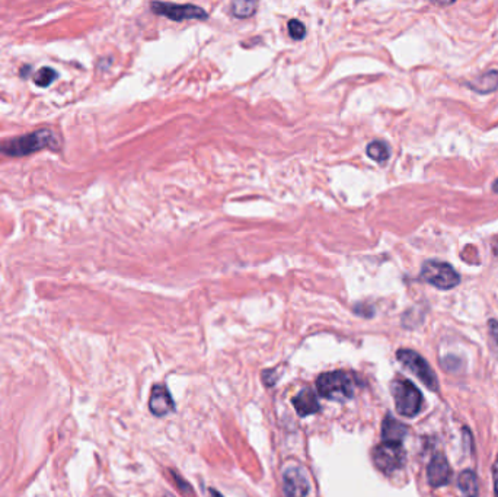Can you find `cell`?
<instances>
[{"instance_id": "obj_20", "label": "cell", "mask_w": 498, "mask_h": 497, "mask_svg": "<svg viewBox=\"0 0 498 497\" xmlns=\"http://www.w3.org/2000/svg\"><path fill=\"white\" fill-rule=\"evenodd\" d=\"M492 477H494V488H495V494H497V497H498V459L495 461L494 468H492Z\"/></svg>"}, {"instance_id": "obj_10", "label": "cell", "mask_w": 498, "mask_h": 497, "mask_svg": "<svg viewBox=\"0 0 498 497\" xmlns=\"http://www.w3.org/2000/svg\"><path fill=\"white\" fill-rule=\"evenodd\" d=\"M149 408L155 414V416H159V417L166 416V414L174 411V408H175L174 400H172L170 391L166 390L163 385L153 386L150 401H149Z\"/></svg>"}, {"instance_id": "obj_24", "label": "cell", "mask_w": 498, "mask_h": 497, "mask_svg": "<svg viewBox=\"0 0 498 497\" xmlns=\"http://www.w3.org/2000/svg\"><path fill=\"white\" fill-rule=\"evenodd\" d=\"M494 191H495V192H498V180L494 182Z\"/></svg>"}, {"instance_id": "obj_1", "label": "cell", "mask_w": 498, "mask_h": 497, "mask_svg": "<svg viewBox=\"0 0 498 497\" xmlns=\"http://www.w3.org/2000/svg\"><path fill=\"white\" fill-rule=\"evenodd\" d=\"M62 148V137L52 129H38L18 137H12L0 143V155L11 158H23L40 151L57 152Z\"/></svg>"}, {"instance_id": "obj_16", "label": "cell", "mask_w": 498, "mask_h": 497, "mask_svg": "<svg viewBox=\"0 0 498 497\" xmlns=\"http://www.w3.org/2000/svg\"><path fill=\"white\" fill-rule=\"evenodd\" d=\"M257 2H246V0H238L231 5V12L236 18H249L255 13L257 9Z\"/></svg>"}, {"instance_id": "obj_11", "label": "cell", "mask_w": 498, "mask_h": 497, "mask_svg": "<svg viewBox=\"0 0 498 497\" xmlns=\"http://www.w3.org/2000/svg\"><path fill=\"white\" fill-rule=\"evenodd\" d=\"M293 405L300 417L311 416L321 410L316 394L311 390H303L293 398Z\"/></svg>"}, {"instance_id": "obj_25", "label": "cell", "mask_w": 498, "mask_h": 497, "mask_svg": "<svg viewBox=\"0 0 498 497\" xmlns=\"http://www.w3.org/2000/svg\"><path fill=\"white\" fill-rule=\"evenodd\" d=\"M165 497H174V496H172V494H166Z\"/></svg>"}, {"instance_id": "obj_21", "label": "cell", "mask_w": 498, "mask_h": 497, "mask_svg": "<svg viewBox=\"0 0 498 497\" xmlns=\"http://www.w3.org/2000/svg\"><path fill=\"white\" fill-rule=\"evenodd\" d=\"M30 70H31V66H28V65H26V66H22V67H21V72H19V76L25 79V77L28 76V73H30Z\"/></svg>"}, {"instance_id": "obj_2", "label": "cell", "mask_w": 498, "mask_h": 497, "mask_svg": "<svg viewBox=\"0 0 498 497\" xmlns=\"http://www.w3.org/2000/svg\"><path fill=\"white\" fill-rule=\"evenodd\" d=\"M316 388L321 397L334 401H345L354 395L353 381L343 371L322 373L316 381Z\"/></svg>"}, {"instance_id": "obj_18", "label": "cell", "mask_w": 498, "mask_h": 497, "mask_svg": "<svg viewBox=\"0 0 498 497\" xmlns=\"http://www.w3.org/2000/svg\"><path fill=\"white\" fill-rule=\"evenodd\" d=\"M289 34L293 40H303L304 36H306V26H304L300 21L297 19H292L287 25Z\"/></svg>"}, {"instance_id": "obj_3", "label": "cell", "mask_w": 498, "mask_h": 497, "mask_svg": "<svg viewBox=\"0 0 498 497\" xmlns=\"http://www.w3.org/2000/svg\"><path fill=\"white\" fill-rule=\"evenodd\" d=\"M397 411L402 416L414 417L423 407V395L411 381L398 378L391 385Z\"/></svg>"}, {"instance_id": "obj_19", "label": "cell", "mask_w": 498, "mask_h": 497, "mask_svg": "<svg viewBox=\"0 0 498 497\" xmlns=\"http://www.w3.org/2000/svg\"><path fill=\"white\" fill-rule=\"evenodd\" d=\"M488 325H489V333H491L495 344L498 346V322L495 320H491Z\"/></svg>"}, {"instance_id": "obj_5", "label": "cell", "mask_w": 498, "mask_h": 497, "mask_svg": "<svg viewBox=\"0 0 498 497\" xmlns=\"http://www.w3.org/2000/svg\"><path fill=\"white\" fill-rule=\"evenodd\" d=\"M397 357L411 373H414L427 386V388H430L431 391H438V382H437L436 373L433 372V369L426 362V359L423 356L412 350L402 349L397 353Z\"/></svg>"}, {"instance_id": "obj_6", "label": "cell", "mask_w": 498, "mask_h": 497, "mask_svg": "<svg viewBox=\"0 0 498 497\" xmlns=\"http://www.w3.org/2000/svg\"><path fill=\"white\" fill-rule=\"evenodd\" d=\"M405 458L406 455L401 444H387V442H383L382 445L376 447L373 452L375 465L384 474H392L397 469L402 468Z\"/></svg>"}, {"instance_id": "obj_15", "label": "cell", "mask_w": 498, "mask_h": 497, "mask_svg": "<svg viewBox=\"0 0 498 497\" xmlns=\"http://www.w3.org/2000/svg\"><path fill=\"white\" fill-rule=\"evenodd\" d=\"M367 156L373 160H376L377 163H384L387 159H389V146H387L384 142H380V141H376V142H372L369 143L367 146Z\"/></svg>"}, {"instance_id": "obj_23", "label": "cell", "mask_w": 498, "mask_h": 497, "mask_svg": "<svg viewBox=\"0 0 498 497\" xmlns=\"http://www.w3.org/2000/svg\"><path fill=\"white\" fill-rule=\"evenodd\" d=\"M494 254L498 257V239H497L495 244H494Z\"/></svg>"}, {"instance_id": "obj_13", "label": "cell", "mask_w": 498, "mask_h": 497, "mask_svg": "<svg viewBox=\"0 0 498 497\" xmlns=\"http://www.w3.org/2000/svg\"><path fill=\"white\" fill-rule=\"evenodd\" d=\"M458 483H459V488L465 497H477L478 496V480H477V476L474 471H470V469H467V471H463L459 476Z\"/></svg>"}, {"instance_id": "obj_17", "label": "cell", "mask_w": 498, "mask_h": 497, "mask_svg": "<svg viewBox=\"0 0 498 497\" xmlns=\"http://www.w3.org/2000/svg\"><path fill=\"white\" fill-rule=\"evenodd\" d=\"M57 79V72L51 67H41L34 73V84L38 88H47Z\"/></svg>"}, {"instance_id": "obj_7", "label": "cell", "mask_w": 498, "mask_h": 497, "mask_svg": "<svg viewBox=\"0 0 498 497\" xmlns=\"http://www.w3.org/2000/svg\"><path fill=\"white\" fill-rule=\"evenodd\" d=\"M152 11L156 15H162L172 21H187V19H206L207 12L196 5H177V4H165L153 2L150 4Z\"/></svg>"}, {"instance_id": "obj_4", "label": "cell", "mask_w": 498, "mask_h": 497, "mask_svg": "<svg viewBox=\"0 0 498 497\" xmlns=\"http://www.w3.org/2000/svg\"><path fill=\"white\" fill-rule=\"evenodd\" d=\"M421 278L424 282L441 290L453 289L460 282V275L450 264L436 260H430L423 264Z\"/></svg>"}, {"instance_id": "obj_14", "label": "cell", "mask_w": 498, "mask_h": 497, "mask_svg": "<svg viewBox=\"0 0 498 497\" xmlns=\"http://www.w3.org/2000/svg\"><path fill=\"white\" fill-rule=\"evenodd\" d=\"M497 87H498V72H489L482 77H480L478 80H475V84H470V88L481 94L491 92L497 89Z\"/></svg>"}, {"instance_id": "obj_8", "label": "cell", "mask_w": 498, "mask_h": 497, "mask_svg": "<svg viewBox=\"0 0 498 497\" xmlns=\"http://www.w3.org/2000/svg\"><path fill=\"white\" fill-rule=\"evenodd\" d=\"M283 490L286 497H304L309 491L306 474L300 468H287L283 474Z\"/></svg>"}, {"instance_id": "obj_12", "label": "cell", "mask_w": 498, "mask_h": 497, "mask_svg": "<svg viewBox=\"0 0 498 497\" xmlns=\"http://www.w3.org/2000/svg\"><path fill=\"white\" fill-rule=\"evenodd\" d=\"M406 432L408 430L405 425L391 416H387L382 423V439L383 442H387V444H402Z\"/></svg>"}, {"instance_id": "obj_22", "label": "cell", "mask_w": 498, "mask_h": 497, "mask_svg": "<svg viewBox=\"0 0 498 497\" xmlns=\"http://www.w3.org/2000/svg\"><path fill=\"white\" fill-rule=\"evenodd\" d=\"M210 497H223V496H221L218 491H216V490H210Z\"/></svg>"}, {"instance_id": "obj_9", "label": "cell", "mask_w": 498, "mask_h": 497, "mask_svg": "<svg viewBox=\"0 0 498 497\" xmlns=\"http://www.w3.org/2000/svg\"><path fill=\"white\" fill-rule=\"evenodd\" d=\"M450 476H452V471H450L449 462H448V459L445 458V455H441V454L436 455V457L430 461L428 468H427L428 483H430L433 487L445 486V484L449 483Z\"/></svg>"}]
</instances>
